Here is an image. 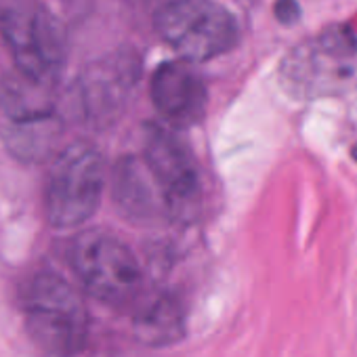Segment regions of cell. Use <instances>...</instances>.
<instances>
[{
    "instance_id": "cell-1",
    "label": "cell",
    "mask_w": 357,
    "mask_h": 357,
    "mask_svg": "<svg viewBox=\"0 0 357 357\" xmlns=\"http://www.w3.org/2000/svg\"><path fill=\"white\" fill-rule=\"evenodd\" d=\"M22 309L32 340L53 357H76L89 338L82 296L57 273L40 271L22 290Z\"/></svg>"
},
{
    "instance_id": "cell-2",
    "label": "cell",
    "mask_w": 357,
    "mask_h": 357,
    "mask_svg": "<svg viewBox=\"0 0 357 357\" xmlns=\"http://www.w3.org/2000/svg\"><path fill=\"white\" fill-rule=\"evenodd\" d=\"M357 80V36L332 26L294 47L280 66L282 89L294 99H319L344 93Z\"/></svg>"
},
{
    "instance_id": "cell-3",
    "label": "cell",
    "mask_w": 357,
    "mask_h": 357,
    "mask_svg": "<svg viewBox=\"0 0 357 357\" xmlns=\"http://www.w3.org/2000/svg\"><path fill=\"white\" fill-rule=\"evenodd\" d=\"M0 32L11 51L15 70L24 76L55 84L68 59L66 30L38 0H5L0 5Z\"/></svg>"
},
{
    "instance_id": "cell-4",
    "label": "cell",
    "mask_w": 357,
    "mask_h": 357,
    "mask_svg": "<svg viewBox=\"0 0 357 357\" xmlns=\"http://www.w3.org/2000/svg\"><path fill=\"white\" fill-rule=\"evenodd\" d=\"M70 265L91 296L112 307L132 305L143 288L135 252L114 234L89 229L70 244Z\"/></svg>"
},
{
    "instance_id": "cell-5",
    "label": "cell",
    "mask_w": 357,
    "mask_h": 357,
    "mask_svg": "<svg viewBox=\"0 0 357 357\" xmlns=\"http://www.w3.org/2000/svg\"><path fill=\"white\" fill-rule=\"evenodd\" d=\"M103 158L91 143L66 147L53 162L45 188V211L53 227L70 229L89 221L101 202Z\"/></svg>"
},
{
    "instance_id": "cell-6",
    "label": "cell",
    "mask_w": 357,
    "mask_h": 357,
    "mask_svg": "<svg viewBox=\"0 0 357 357\" xmlns=\"http://www.w3.org/2000/svg\"><path fill=\"white\" fill-rule=\"evenodd\" d=\"M155 30L185 61H208L240 38L236 17L215 0H172L155 15Z\"/></svg>"
},
{
    "instance_id": "cell-7",
    "label": "cell",
    "mask_w": 357,
    "mask_h": 357,
    "mask_svg": "<svg viewBox=\"0 0 357 357\" xmlns=\"http://www.w3.org/2000/svg\"><path fill=\"white\" fill-rule=\"evenodd\" d=\"M143 160L166 198L170 217L188 219L200 202V170L190 145L166 126H147Z\"/></svg>"
},
{
    "instance_id": "cell-8",
    "label": "cell",
    "mask_w": 357,
    "mask_h": 357,
    "mask_svg": "<svg viewBox=\"0 0 357 357\" xmlns=\"http://www.w3.org/2000/svg\"><path fill=\"white\" fill-rule=\"evenodd\" d=\"M139 78V63L130 53H116L91 66L78 84L80 105L89 120L114 118L126 103Z\"/></svg>"
},
{
    "instance_id": "cell-9",
    "label": "cell",
    "mask_w": 357,
    "mask_h": 357,
    "mask_svg": "<svg viewBox=\"0 0 357 357\" xmlns=\"http://www.w3.org/2000/svg\"><path fill=\"white\" fill-rule=\"evenodd\" d=\"M151 101L170 124L190 126L206 112V84L190 61H166L151 78Z\"/></svg>"
},
{
    "instance_id": "cell-10",
    "label": "cell",
    "mask_w": 357,
    "mask_h": 357,
    "mask_svg": "<svg viewBox=\"0 0 357 357\" xmlns=\"http://www.w3.org/2000/svg\"><path fill=\"white\" fill-rule=\"evenodd\" d=\"M112 192L118 208L132 221L172 219L151 170L143 158H122L112 174Z\"/></svg>"
},
{
    "instance_id": "cell-11",
    "label": "cell",
    "mask_w": 357,
    "mask_h": 357,
    "mask_svg": "<svg viewBox=\"0 0 357 357\" xmlns=\"http://www.w3.org/2000/svg\"><path fill=\"white\" fill-rule=\"evenodd\" d=\"M51 84L36 82L22 72L7 74L0 80V109L5 120L22 122L53 116Z\"/></svg>"
},
{
    "instance_id": "cell-12",
    "label": "cell",
    "mask_w": 357,
    "mask_h": 357,
    "mask_svg": "<svg viewBox=\"0 0 357 357\" xmlns=\"http://www.w3.org/2000/svg\"><path fill=\"white\" fill-rule=\"evenodd\" d=\"M135 330L149 344H170L185 332V313L174 296L160 294L145 303L135 315Z\"/></svg>"
},
{
    "instance_id": "cell-13",
    "label": "cell",
    "mask_w": 357,
    "mask_h": 357,
    "mask_svg": "<svg viewBox=\"0 0 357 357\" xmlns=\"http://www.w3.org/2000/svg\"><path fill=\"white\" fill-rule=\"evenodd\" d=\"M3 135L13 155L22 160L38 162L53 153L55 143L61 135V124L55 116L22 120V122L7 120Z\"/></svg>"
},
{
    "instance_id": "cell-14",
    "label": "cell",
    "mask_w": 357,
    "mask_h": 357,
    "mask_svg": "<svg viewBox=\"0 0 357 357\" xmlns=\"http://www.w3.org/2000/svg\"><path fill=\"white\" fill-rule=\"evenodd\" d=\"M273 11H275L278 22H282V24H286V26L298 22V15H301V9H298V3H296V0H278Z\"/></svg>"
},
{
    "instance_id": "cell-15",
    "label": "cell",
    "mask_w": 357,
    "mask_h": 357,
    "mask_svg": "<svg viewBox=\"0 0 357 357\" xmlns=\"http://www.w3.org/2000/svg\"><path fill=\"white\" fill-rule=\"evenodd\" d=\"M353 155H355V160H357V147L353 149Z\"/></svg>"
}]
</instances>
